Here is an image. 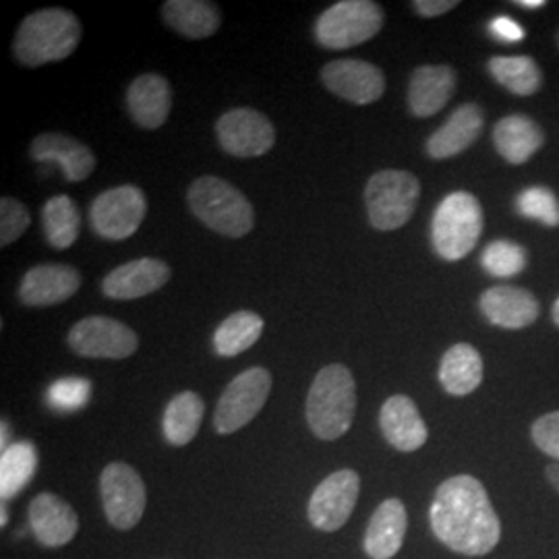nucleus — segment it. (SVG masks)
<instances>
[{"label": "nucleus", "instance_id": "nucleus-1", "mask_svg": "<svg viewBox=\"0 0 559 559\" xmlns=\"http://www.w3.org/2000/svg\"><path fill=\"white\" fill-rule=\"evenodd\" d=\"M433 535L468 558L491 554L501 539V522L483 483L471 475L443 480L429 510Z\"/></svg>", "mask_w": 559, "mask_h": 559}, {"label": "nucleus", "instance_id": "nucleus-2", "mask_svg": "<svg viewBox=\"0 0 559 559\" xmlns=\"http://www.w3.org/2000/svg\"><path fill=\"white\" fill-rule=\"evenodd\" d=\"M81 41V23L69 9H40L21 21L13 52L25 67L69 59Z\"/></svg>", "mask_w": 559, "mask_h": 559}, {"label": "nucleus", "instance_id": "nucleus-3", "mask_svg": "<svg viewBox=\"0 0 559 559\" xmlns=\"http://www.w3.org/2000/svg\"><path fill=\"white\" fill-rule=\"evenodd\" d=\"M357 413V383L348 367L334 362L323 367L311 383L305 417L323 441L340 440L353 425Z\"/></svg>", "mask_w": 559, "mask_h": 559}, {"label": "nucleus", "instance_id": "nucleus-4", "mask_svg": "<svg viewBox=\"0 0 559 559\" xmlns=\"http://www.w3.org/2000/svg\"><path fill=\"white\" fill-rule=\"evenodd\" d=\"M189 210L207 228L228 239H240L255 226V212L251 201L228 180L205 175L187 191Z\"/></svg>", "mask_w": 559, "mask_h": 559}, {"label": "nucleus", "instance_id": "nucleus-5", "mask_svg": "<svg viewBox=\"0 0 559 559\" xmlns=\"http://www.w3.org/2000/svg\"><path fill=\"white\" fill-rule=\"evenodd\" d=\"M483 207L473 193L454 191L443 198L431 222V242L441 260H464L483 235Z\"/></svg>", "mask_w": 559, "mask_h": 559}, {"label": "nucleus", "instance_id": "nucleus-6", "mask_svg": "<svg viewBox=\"0 0 559 559\" xmlns=\"http://www.w3.org/2000/svg\"><path fill=\"white\" fill-rule=\"evenodd\" d=\"M420 198V182L406 170H380L365 187L367 216L376 230H399L413 218Z\"/></svg>", "mask_w": 559, "mask_h": 559}, {"label": "nucleus", "instance_id": "nucleus-7", "mask_svg": "<svg viewBox=\"0 0 559 559\" xmlns=\"http://www.w3.org/2000/svg\"><path fill=\"white\" fill-rule=\"evenodd\" d=\"M383 20V9L373 0H342L316 21V40L328 50H348L376 38Z\"/></svg>", "mask_w": 559, "mask_h": 559}, {"label": "nucleus", "instance_id": "nucleus-8", "mask_svg": "<svg viewBox=\"0 0 559 559\" xmlns=\"http://www.w3.org/2000/svg\"><path fill=\"white\" fill-rule=\"evenodd\" d=\"M272 376L263 367H251L242 371L224 390L216 413L214 429L221 436H230L255 419L270 396Z\"/></svg>", "mask_w": 559, "mask_h": 559}, {"label": "nucleus", "instance_id": "nucleus-9", "mask_svg": "<svg viewBox=\"0 0 559 559\" xmlns=\"http://www.w3.org/2000/svg\"><path fill=\"white\" fill-rule=\"evenodd\" d=\"M147 201L135 185H122L100 193L90 205V224L106 240H124L140 230Z\"/></svg>", "mask_w": 559, "mask_h": 559}, {"label": "nucleus", "instance_id": "nucleus-10", "mask_svg": "<svg viewBox=\"0 0 559 559\" xmlns=\"http://www.w3.org/2000/svg\"><path fill=\"white\" fill-rule=\"evenodd\" d=\"M102 503L108 522L119 531H131L145 512V485L124 462H112L102 471Z\"/></svg>", "mask_w": 559, "mask_h": 559}, {"label": "nucleus", "instance_id": "nucleus-11", "mask_svg": "<svg viewBox=\"0 0 559 559\" xmlns=\"http://www.w3.org/2000/svg\"><path fill=\"white\" fill-rule=\"evenodd\" d=\"M69 346L87 359H127L140 348V338L127 323L94 316L71 328Z\"/></svg>", "mask_w": 559, "mask_h": 559}, {"label": "nucleus", "instance_id": "nucleus-12", "mask_svg": "<svg viewBox=\"0 0 559 559\" xmlns=\"http://www.w3.org/2000/svg\"><path fill=\"white\" fill-rule=\"evenodd\" d=\"M222 150L235 158H260L276 143L272 120L253 108H233L216 122Z\"/></svg>", "mask_w": 559, "mask_h": 559}, {"label": "nucleus", "instance_id": "nucleus-13", "mask_svg": "<svg viewBox=\"0 0 559 559\" xmlns=\"http://www.w3.org/2000/svg\"><path fill=\"white\" fill-rule=\"evenodd\" d=\"M359 475L350 468H342L325 477L316 487L307 506L311 524L325 533L340 531L353 516V510L359 500Z\"/></svg>", "mask_w": 559, "mask_h": 559}, {"label": "nucleus", "instance_id": "nucleus-14", "mask_svg": "<svg viewBox=\"0 0 559 559\" xmlns=\"http://www.w3.org/2000/svg\"><path fill=\"white\" fill-rule=\"evenodd\" d=\"M320 78L334 96L357 106L373 104L385 92L383 71L367 60H332L321 69Z\"/></svg>", "mask_w": 559, "mask_h": 559}, {"label": "nucleus", "instance_id": "nucleus-15", "mask_svg": "<svg viewBox=\"0 0 559 559\" xmlns=\"http://www.w3.org/2000/svg\"><path fill=\"white\" fill-rule=\"evenodd\" d=\"M173 272L166 261L156 258H140L127 261L102 280V293L108 299L133 300L147 297L170 280Z\"/></svg>", "mask_w": 559, "mask_h": 559}, {"label": "nucleus", "instance_id": "nucleus-16", "mask_svg": "<svg viewBox=\"0 0 559 559\" xmlns=\"http://www.w3.org/2000/svg\"><path fill=\"white\" fill-rule=\"evenodd\" d=\"M81 274L64 263H41L32 267L20 286V299L27 307H52L78 295Z\"/></svg>", "mask_w": 559, "mask_h": 559}, {"label": "nucleus", "instance_id": "nucleus-17", "mask_svg": "<svg viewBox=\"0 0 559 559\" xmlns=\"http://www.w3.org/2000/svg\"><path fill=\"white\" fill-rule=\"evenodd\" d=\"M459 73L450 64H423L408 83V108L415 117L429 119L454 98Z\"/></svg>", "mask_w": 559, "mask_h": 559}, {"label": "nucleus", "instance_id": "nucleus-18", "mask_svg": "<svg viewBox=\"0 0 559 559\" xmlns=\"http://www.w3.org/2000/svg\"><path fill=\"white\" fill-rule=\"evenodd\" d=\"M29 158L40 164H57L67 182H81L96 168L94 152L75 138L62 133H41L29 145Z\"/></svg>", "mask_w": 559, "mask_h": 559}, {"label": "nucleus", "instance_id": "nucleus-19", "mask_svg": "<svg viewBox=\"0 0 559 559\" xmlns=\"http://www.w3.org/2000/svg\"><path fill=\"white\" fill-rule=\"evenodd\" d=\"M480 311L489 323L503 330H522L539 318V300L520 286H493L479 299Z\"/></svg>", "mask_w": 559, "mask_h": 559}, {"label": "nucleus", "instance_id": "nucleus-20", "mask_svg": "<svg viewBox=\"0 0 559 559\" xmlns=\"http://www.w3.org/2000/svg\"><path fill=\"white\" fill-rule=\"evenodd\" d=\"M380 427L385 441L399 452H417L429 438L417 404L404 394H396L383 402Z\"/></svg>", "mask_w": 559, "mask_h": 559}, {"label": "nucleus", "instance_id": "nucleus-21", "mask_svg": "<svg viewBox=\"0 0 559 559\" xmlns=\"http://www.w3.org/2000/svg\"><path fill=\"white\" fill-rule=\"evenodd\" d=\"M485 124V115L477 104H462L452 117L427 140L425 152L433 160H448L466 152L479 140Z\"/></svg>", "mask_w": 559, "mask_h": 559}, {"label": "nucleus", "instance_id": "nucleus-22", "mask_svg": "<svg viewBox=\"0 0 559 559\" xmlns=\"http://www.w3.org/2000/svg\"><path fill=\"white\" fill-rule=\"evenodd\" d=\"M127 108L141 129H160L173 108L170 83L158 73L140 75L127 90Z\"/></svg>", "mask_w": 559, "mask_h": 559}, {"label": "nucleus", "instance_id": "nucleus-23", "mask_svg": "<svg viewBox=\"0 0 559 559\" xmlns=\"http://www.w3.org/2000/svg\"><path fill=\"white\" fill-rule=\"evenodd\" d=\"M29 526L44 547H62L78 535L75 510L55 493H40L29 503Z\"/></svg>", "mask_w": 559, "mask_h": 559}, {"label": "nucleus", "instance_id": "nucleus-24", "mask_svg": "<svg viewBox=\"0 0 559 559\" xmlns=\"http://www.w3.org/2000/svg\"><path fill=\"white\" fill-rule=\"evenodd\" d=\"M408 528L406 508L396 498L381 501L365 533V554L371 559H392L400 551Z\"/></svg>", "mask_w": 559, "mask_h": 559}, {"label": "nucleus", "instance_id": "nucleus-25", "mask_svg": "<svg viewBox=\"0 0 559 559\" xmlns=\"http://www.w3.org/2000/svg\"><path fill=\"white\" fill-rule=\"evenodd\" d=\"M162 17L170 29L191 40L214 36L222 23L218 7L205 0H168L162 4Z\"/></svg>", "mask_w": 559, "mask_h": 559}, {"label": "nucleus", "instance_id": "nucleus-26", "mask_svg": "<svg viewBox=\"0 0 559 559\" xmlns=\"http://www.w3.org/2000/svg\"><path fill=\"white\" fill-rule=\"evenodd\" d=\"M493 143L503 160L524 164L543 147L545 133L535 120L524 115H510L496 124Z\"/></svg>", "mask_w": 559, "mask_h": 559}, {"label": "nucleus", "instance_id": "nucleus-27", "mask_svg": "<svg viewBox=\"0 0 559 559\" xmlns=\"http://www.w3.org/2000/svg\"><path fill=\"white\" fill-rule=\"evenodd\" d=\"M483 381V359L479 350L466 342L454 344L440 362L441 388L450 396H468Z\"/></svg>", "mask_w": 559, "mask_h": 559}, {"label": "nucleus", "instance_id": "nucleus-28", "mask_svg": "<svg viewBox=\"0 0 559 559\" xmlns=\"http://www.w3.org/2000/svg\"><path fill=\"white\" fill-rule=\"evenodd\" d=\"M205 404L195 392H180L168 402L162 417V433L170 445H187L200 431Z\"/></svg>", "mask_w": 559, "mask_h": 559}, {"label": "nucleus", "instance_id": "nucleus-29", "mask_svg": "<svg viewBox=\"0 0 559 559\" xmlns=\"http://www.w3.org/2000/svg\"><path fill=\"white\" fill-rule=\"evenodd\" d=\"M44 237L55 249H69L80 239L81 216L78 203L69 195H57L46 201L41 210Z\"/></svg>", "mask_w": 559, "mask_h": 559}, {"label": "nucleus", "instance_id": "nucleus-30", "mask_svg": "<svg viewBox=\"0 0 559 559\" xmlns=\"http://www.w3.org/2000/svg\"><path fill=\"white\" fill-rule=\"evenodd\" d=\"M38 468V450L32 441H15L2 450L0 459V496L11 500L32 480Z\"/></svg>", "mask_w": 559, "mask_h": 559}, {"label": "nucleus", "instance_id": "nucleus-31", "mask_svg": "<svg viewBox=\"0 0 559 559\" xmlns=\"http://www.w3.org/2000/svg\"><path fill=\"white\" fill-rule=\"evenodd\" d=\"M487 71L516 96H533L543 85V73L533 57H493L487 62Z\"/></svg>", "mask_w": 559, "mask_h": 559}, {"label": "nucleus", "instance_id": "nucleus-32", "mask_svg": "<svg viewBox=\"0 0 559 559\" xmlns=\"http://www.w3.org/2000/svg\"><path fill=\"white\" fill-rule=\"evenodd\" d=\"M261 316L253 311H237L222 321L214 332V350L218 357H237L261 338Z\"/></svg>", "mask_w": 559, "mask_h": 559}, {"label": "nucleus", "instance_id": "nucleus-33", "mask_svg": "<svg viewBox=\"0 0 559 559\" xmlns=\"http://www.w3.org/2000/svg\"><path fill=\"white\" fill-rule=\"evenodd\" d=\"M480 265L487 274L496 278H512L519 276L522 270H526L528 258L526 249L514 240H493L485 247L480 255Z\"/></svg>", "mask_w": 559, "mask_h": 559}, {"label": "nucleus", "instance_id": "nucleus-34", "mask_svg": "<svg viewBox=\"0 0 559 559\" xmlns=\"http://www.w3.org/2000/svg\"><path fill=\"white\" fill-rule=\"evenodd\" d=\"M516 210H519L520 216H524L528 221L540 222L551 228L559 226L558 195L547 187L524 189L516 200Z\"/></svg>", "mask_w": 559, "mask_h": 559}, {"label": "nucleus", "instance_id": "nucleus-35", "mask_svg": "<svg viewBox=\"0 0 559 559\" xmlns=\"http://www.w3.org/2000/svg\"><path fill=\"white\" fill-rule=\"evenodd\" d=\"M92 399V383L83 378H64L55 381L46 394V400L57 411H80Z\"/></svg>", "mask_w": 559, "mask_h": 559}, {"label": "nucleus", "instance_id": "nucleus-36", "mask_svg": "<svg viewBox=\"0 0 559 559\" xmlns=\"http://www.w3.org/2000/svg\"><path fill=\"white\" fill-rule=\"evenodd\" d=\"M29 222L32 218L27 207L15 198L4 195L0 200V245L9 247L15 240H20L23 233L29 228Z\"/></svg>", "mask_w": 559, "mask_h": 559}, {"label": "nucleus", "instance_id": "nucleus-37", "mask_svg": "<svg viewBox=\"0 0 559 559\" xmlns=\"http://www.w3.org/2000/svg\"><path fill=\"white\" fill-rule=\"evenodd\" d=\"M531 436L543 454L559 462V411L547 413L533 423Z\"/></svg>", "mask_w": 559, "mask_h": 559}, {"label": "nucleus", "instance_id": "nucleus-38", "mask_svg": "<svg viewBox=\"0 0 559 559\" xmlns=\"http://www.w3.org/2000/svg\"><path fill=\"white\" fill-rule=\"evenodd\" d=\"M489 34L501 44H516L526 38V29L510 17H496L489 23Z\"/></svg>", "mask_w": 559, "mask_h": 559}, {"label": "nucleus", "instance_id": "nucleus-39", "mask_svg": "<svg viewBox=\"0 0 559 559\" xmlns=\"http://www.w3.org/2000/svg\"><path fill=\"white\" fill-rule=\"evenodd\" d=\"M456 0H415L413 9L419 13L420 17H440L456 9Z\"/></svg>", "mask_w": 559, "mask_h": 559}, {"label": "nucleus", "instance_id": "nucleus-40", "mask_svg": "<svg viewBox=\"0 0 559 559\" xmlns=\"http://www.w3.org/2000/svg\"><path fill=\"white\" fill-rule=\"evenodd\" d=\"M545 475H547V480L551 483V487L559 493V462L549 464V466L545 468Z\"/></svg>", "mask_w": 559, "mask_h": 559}, {"label": "nucleus", "instance_id": "nucleus-41", "mask_svg": "<svg viewBox=\"0 0 559 559\" xmlns=\"http://www.w3.org/2000/svg\"><path fill=\"white\" fill-rule=\"evenodd\" d=\"M514 4H519L522 9H528V11H535V9H543L547 2L545 0H516Z\"/></svg>", "mask_w": 559, "mask_h": 559}, {"label": "nucleus", "instance_id": "nucleus-42", "mask_svg": "<svg viewBox=\"0 0 559 559\" xmlns=\"http://www.w3.org/2000/svg\"><path fill=\"white\" fill-rule=\"evenodd\" d=\"M554 321H556V325L559 328V297L556 300V305H554Z\"/></svg>", "mask_w": 559, "mask_h": 559}]
</instances>
